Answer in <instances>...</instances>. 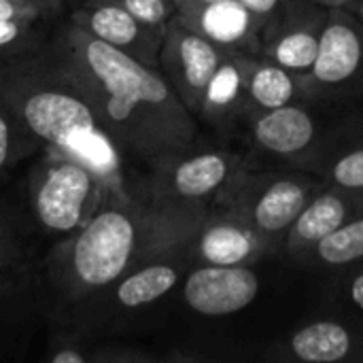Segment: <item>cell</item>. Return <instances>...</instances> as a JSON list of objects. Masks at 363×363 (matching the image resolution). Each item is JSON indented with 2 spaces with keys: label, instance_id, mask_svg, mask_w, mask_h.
Wrapping results in <instances>:
<instances>
[{
  "label": "cell",
  "instance_id": "obj_35",
  "mask_svg": "<svg viewBox=\"0 0 363 363\" xmlns=\"http://www.w3.org/2000/svg\"><path fill=\"white\" fill-rule=\"evenodd\" d=\"M194 2H211V0H194ZM194 2H191V4H194Z\"/></svg>",
  "mask_w": 363,
  "mask_h": 363
},
{
  "label": "cell",
  "instance_id": "obj_5",
  "mask_svg": "<svg viewBox=\"0 0 363 363\" xmlns=\"http://www.w3.org/2000/svg\"><path fill=\"white\" fill-rule=\"evenodd\" d=\"M321 185L319 177L304 170H262L253 164L228 183L211 208H223L242 217L257 232L281 245L294 219Z\"/></svg>",
  "mask_w": 363,
  "mask_h": 363
},
{
  "label": "cell",
  "instance_id": "obj_10",
  "mask_svg": "<svg viewBox=\"0 0 363 363\" xmlns=\"http://www.w3.org/2000/svg\"><path fill=\"white\" fill-rule=\"evenodd\" d=\"M228 53L172 17L164 32L157 68L185 108L198 115L206 85Z\"/></svg>",
  "mask_w": 363,
  "mask_h": 363
},
{
  "label": "cell",
  "instance_id": "obj_3",
  "mask_svg": "<svg viewBox=\"0 0 363 363\" xmlns=\"http://www.w3.org/2000/svg\"><path fill=\"white\" fill-rule=\"evenodd\" d=\"M0 98L38 145L70 149L102 134L85 87L49 40L0 62Z\"/></svg>",
  "mask_w": 363,
  "mask_h": 363
},
{
  "label": "cell",
  "instance_id": "obj_7",
  "mask_svg": "<svg viewBox=\"0 0 363 363\" xmlns=\"http://www.w3.org/2000/svg\"><path fill=\"white\" fill-rule=\"evenodd\" d=\"M302 81L304 100L363 106V21L351 9H330L317 57Z\"/></svg>",
  "mask_w": 363,
  "mask_h": 363
},
{
  "label": "cell",
  "instance_id": "obj_23",
  "mask_svg": "<svg viewBox=\"0 0 363 363\" xmlns=\"http://www.w3.org/2000/svg\"><path fill=\"white\" fill-rule=\"evenodd\" d=\"M43 19L45 17L0 19V62H6L45 43L40 34Z\"/></svg>",
  "mask_w": 363,
  "mask_h": 363
},
{
  "label": "cell",
  "instance_id": "obj_19",
  "mask_svg": "<svg viewBox=\"0 0 363 363\" xmlns=\"http://www.w3.org/2000/svg\"><path fill=\"white\" fill-rule=\"evenodd\" d=\"M300 170L319 177L323 183L363 191V108L353 113Z\"/></svg>",
  "mask_w": 363,
  "mask_h": 363
},
{
  "label": "cell",
  "instance_id": "obj_30",
  "mask_svg": "<svg viewBox=\"0 0 363 363\" xmlns=\"http://www.w3.org/2000/svg\"><path fill=\"white\" fill-rule=\"evenodd\" d=\"M28 4H32V6H36L38 11H43L47 17L51 15V13H55L60 6H62V0H26Z\"/></svg>",
  "mask_w": 363,
  "mask_h": 363
},
{
  "label": "cell",
  "instance_id": "obj_29",
  "mask_svg": "<svg viewBox=\"0 0 363 363\" xmlns=\"http://www.w3.org/2000/svg\"><path fill=\"white\" fill-rule=\"evenodd\" d=\"M240 2L266 23V21H268L285 2H289V0H240Z\"/></svg>",
  "mask_w": 363,
  "mask_h": 363
},
{
  "label": "cell",
  "instance_id": "obj_22",
  "mask_svg": "<svg viewBox=\"0 0 363 363\" xmlns=\"http://www.w3.org/2000/svg\"><path fill=\"white\" fill-rule=\"evenodd\" d=\"M38 143L23 130L0 98V172L9 170L36 151Z\"/></svg>",
  "mask_w": 363,
  "mask_h": 363
},
{
  "label": "cell",
  "instance_id": "obj_6",
  "mask_svg": "<svg viewBox=\"0 0 363 363\" xmlns=\"http://www.w3.org/2000/svg\"><path fill=\"white\" fill-rule=\"evenodd\" d=\"M363 106H328L298 100L281 108L255 113L245 123V136L259 155L281 162L283 168H300L336 134V130Z\"/></svg>",
  "mask_w": 363,
  "mask_h": 363
},
{
  "label": "cell",
  "instance_id": "obj_9",
  "mask_svg": "<svg viewBox=\"0 0 363 363\" xmlns=\"http://www.w3.org/2000/svg\"><path fill=\"white\" fill-rule=\"evenodd\" d=\"M189 268L191 262L185 245L168 255L149 259L132 268L121 279L100 289L77 308L68 311L64 319L68 321V328L94 336L98 328L117 319L119 315L140 311L168 296L185 279Z\"/></svg>",
  "mask_w": 363,
  "mask_h": 363
},
{
  "label": "cell",
  "instance_id": "obj_4",
  "mask_svg": "<svg viewBox=\"0 0 363 363\" xmlns=\"http://www.w3.org/2000/svg\"><path fill=\"white\" fill-rule=\"evenodd\" d=\"M47 149L30 172V211L40 230L66 238L100 208L108 170L70 149Z\"/></svg>",
  "mask_w": 363,
  "mask_h": 363
},
{
  "label": "cell",
  "instance_id": "obj_27",
  "mask_svg": "<svg viewBox=\"0 0 363 363\" xmlns=\"http://www.w3.org/2000/svg\"><path fill=\"white\" fill-rule=\"evenodd\" d=\"M23 296L26 291L17 283V277L0 279V317L4 315V311H11L13 306H17V302L23 300Z\"/></svg>",
  "mask_w": 363,
  "mask_h": 363
},
{
  "label": "cell",
  "instance_id": "obj_12",
  "mask_svg": "<svg viewBox=\"0 0 363 363\" xmlns=\"http://www.w3.org/2000/svg\"><path fill=\"white\" fill-rule=\"evenodd\" d=\"M328 13L315 0L285 2L264 23L259 55L304 77L317 57Z\"/></svg>",
  "mask_w": 363,
  "mask_h": 363
},
{
  "label": "cell",
  "instance_id": "obj_25",
  "mask_svg": "<svg viewBox=\"0 0 363 363\" xmlns=\"http://www.w3.org/2000/svg\"><path fill=\"white\" fill-rule=\"evenodd\" d=\"M119 6L128 9L132 15H136L143 23L153 28L155 32L164 34L170 19L174 17V6L170 0H111Z\"/></svg>",
  "mask_w": 363,
  "mask_h": 363
},
{
  "label": "cell",
  "instance_id": "obj_17",
  "mask_svg": "<svg viewBox=\"0 0 363 363\" xmlns=\"http://www.w3.org/2000/svg\"><path fill=\"white\" fill-rule=\"evenodd\" d=\"M174 19L225 51L247 55H259L262 51L264 21L240 0L194 2L179 11Z\"/></svg>",
  "mask_w": 363,
  "mask_h": 363
},
{
  "label": "cell",
  "instance_id": "obj_31",
  "mask_svg": "<svg viewBox=\"0 0 363 363\" xmlns=\"http://www.w3.org/2000/svg\"><path fill=\"white\" fill-rule=\"evenodd\" d=\"M315 2L330 11V9H353L357 0H315Z\"/></svg>",
  "mask_w": 363,
  "mask_h": 363
},
{
  "label": "cell",
  "instance_id": "obj_34",
  "mask_svg": "<svg viewBox=\"0 0 363 363\" xmlns=\"http://www.w3.org/2000/svg\"><path fill=\"white\" fill-rule=\"evenodd\" d=\"M11 2H23V4H28L26 0H11Z\"/></svg>",
  "mask_w": 363,
  "mask_h": 363
},
{
  "label": "cell",
  "instance_id": "obj_16",
  "mask_svg": "<svg viewBox=\"0 0 363 363\" xmlns=\"http://www.w3.org/2000/svg\"><path fill=\"white\" fill-rule=\"evenodd\" d=\"M77 26L111 45L113 49L130 55L143 66L157 68L164 34L143 23L128 9L111 0H85L70 17Z\"/></svg>",
  "mask_w": 363,
  "mask_h": 363
},
{
  "label": "cell",
  "instance_id": "obj_28",
  "mask_svg": "<svg viewBox=\"0 0 363 363\" xmlns=\"http://www.w3.org/2000/svg\"><path fill=\"white\" fill-rule=\"evenodd\" d=\"M13 17H45L47 19V15L32 4L0 0V19H13Z\"/></svg>",
  "mask_w": 363,
  "mask_h": 363
},
{
  "label": "cell",
  "instance_id": "obj_32",
  "mask_svg": "<svg viewBox=\"0 0 363 363\" xmlns=\"http://www.w3.org/2000/svg\"><path fill=\"white\" fill-rule=\"evenodd\" d=\"M170 2H172L174 11L179 13V11H183V9H187V6H189V4H191L194 0H170ZM177 13H174V15H177Z\"/></svg>",
  "mask_w": 363,
  "mask_h": 363
},
{
  "label": "cell",
  "instance_id": "obj_20",
  "mask_svg": "<svg viewBox=\"0 0 363 363\" xmlns=\"http://www.w3.org/2000/svg\"><path fill=\"white\" fill-rule=\"evenodd\" d=\"M249 117L304 100L302 74H296L268 57L253 55L247 72Z\"/></svg>",
  "mask_w": 363,
  "mask_h": 363
},
{
  "label": "cell",
  "instance_id": "obj_18",
  "mask_svg": "<svg viewBox=\"0 0 363 363\" xmlns=\"http://www.w3.org/2000/svg\"><path fill=\"white\" fill-rule=\"evenodd\" d=\"M251 57L253 55L230 51L221 60L206 85L200 111L196 115L198 123L208 125L221 136H232L236 130H245L249 119L247 72Z\"/></svg>",
  "mask_w": 363,
  "mask_h": 363
},
{
  "label": "cell",
  "instance_id": "obj_13",
  "mask_svg": "<svg viewBox=\"0 0 363 363\" xmlns=\"http://www.w3.org/2000/svg\"><path fill=\"white\" fill-rule=\"evenodd\" d=\"M279 363H363V328L349 319H313L274 340L264 353Z\"/></svg>",
  "mask_w": 363,
  "mask_h": 363
},
{
  "label": "cell",
  "instance_id": "obj_21",
  "mask_svg": "<svg viewBox=\"0 0 363 363\" xmlns=\"http://www.w3.org/2000/svg\"><path fill=\"white\" fill-rule=\"evenodd\" d=\"M363 259V213L349 219L325 240H321L302 262L304 268L342 270Z\"/></svg>",
  "mask_w": 363,
  "mask_h": 363
},
{
  "label": "cell",
  "instance_id": "obj_11",
  "mask_svg": "<svg viewBox=\"0 0 363 363\" xmlns=\"http://www.w3.org/2000/svg\"><path fill=\"white\" fill-rule=\"evenodd\" d=\"M187 255L191 266H255L281 255V245L242 217L223 208H208L187 242Z\"/></svg>",
  "mask_w": 363,
  "mask_h": 363
},
{
  "label": "cell",
  "instance_id": "obj_24",
  "mask_svg": "<svg viewBox=\"0 0 363 363\" xmlns=\"http://www.w3.org/2000/svg\"><path fill=\"white\" fill-rule=\"evenodd\" d=\"M26 268V247L11 213L0 202V279L19 277Z\"/></svg>",
  "mask_w": 363,
  "mask_h": 363
},
{
  "label": "cell",
  "instance_id": "obj_1",
  "mask_svg": "<svg viewBox=\"0 0 363 363\" xmlns=\"http://www.w3.org/2000/svg\"><path fill=\"white\" fill-rule=\"evenodd\" d=\"M49 43L85 87L108 145L149 168L198 143V119L160 68H149L66 19Z\"/></svg>",
  "mask_w": 363,
  "mask_h": 363
},
{
  "label": "cell",
  "instance_id": "obj_33",
  "mask_svg": "<svg viewBox=\"0 0 363 363\" xmlns=\"http://www.w3.org/2000/svg\"><path fill=\"white\" fill-rule=\"evenodd\" d=\"M351 11H353V13H355V15H357V17L363 21V0H357V2H355V6H353Z\"/></svg>",
  "mask_w": 363,
  "mask_h": 363
},
{
  "label": "cell",
  "instance_id": "obj_2",
  "mask_svg": "<svg viewBox=\"0 0 363 363\" xmlns=\"http://www.w3.org/2000/svg\"><path fill=\"white\" fill-rule=\"evenodd\" d=\"M206 213L204 204H162L128 196L100 204L47 255L45 274L62 315L132 268L185 247Z\"/></svg>",
  "mask_w": 363,
  "mask_h": 363
},
{
  "label": "cell",
  "instance_id": "obj_8",
  "mask_svg": "<svg viewBox=\"0 0 363 363\" xmlns=\"http://www.w3.org/2000/svg\"><path fill=\"white\" fill-rule=\"evenodd\" d=\"M255 160L230 147H198L170 155L151 166L145 198L162 204H204L211 208L228 183Z\"/></svg>",
  "mask_w": 363,
  "mask_h": 363
},
{
  "label": "cell",
  "instance_id": "obj_14",
  "mask_svg": "<svg viewBox=\"0 0 363 363\" xmlns=\"http://www.w3.org/2000/svg\"><path fill=\"white\" fill-rule=\"evenodd\" d=\"M359 213H363V191L323 183L285 232L281 240V257L302 266L321 240Z\"/></svg>",
  "mask_w": 363,
  "mask_h": 363
},
{
  "label": "cell",
  "instance_id": "obj_26",
  "mask_svg": "<svg viewBox=\"0 0 363 363\" xmlns=\"http://www.w3.org/2000/svg\"><path fill=\"white\" fill-rule=\"evenodd\" d=\"M340 272L338 279V298L353 311L363 315V259L355 262Z\"/></svg>",
  "mask_w": 363,
  "mask_h": 363
},
{
  "label": "cell",
  "instance_id": "obj_15",
  "mask_svg": "<svg viewBox=\"0 0 363 363\" xmlns=\"http://www.w3.org/2000/svg\"><path fill=\"white\" fill-rule=\"evenodd\" d=\"M183 302L202 317H228L259 296L253 266H191L183 279Z\"/></svg>",
  "mask_w": 363,
  "mask_h": 363
}]
</instances>
